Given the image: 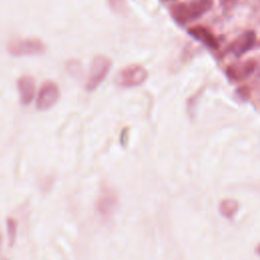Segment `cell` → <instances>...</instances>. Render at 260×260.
<instances>
[{
	"label": "cell",
	"mask_w": 260,
	"mask_h": 260,
	"mask_svg": "<svg viewBox=\"0 0 260 260\" xmlns=\"http://www.w3.org/2000/svg\"><path fill=\"white\" fill-rule=\"evenodd\" d=\"M213 6V0H191L188 2H178L171 6V14L174 20L181 24L190 23L205 13Z\"/></svg>",
	"instance_id": "obj_1"
},
{
	"label": "cell",
	"mask_w": 260,
	"mask_h": 260,
	"mask_svg": "<svg viewBox=\"0 0 260 260\" xmlns=\"http://www.w3.org/2000/svg\"><path fill=\"white\" fill-rule=\"evenodd\" d=\"M112 67V60L105 55H96L92 58L85 83L88 91H93L105 80Z\"/></svg>",
	"instance_id": "obj_2"
},
{
	"label": "cell",
	"mask_w": 260,
	"mask_h": 260,
	"mask_svg": "<svg viewBox=\"0 0 260 260\" xmlns=\"http://www.w3.org/2000/svg\"><path fill=\"white\" fill-rule=\"evenodd\" d=\"M46 49L47 47L43 41L37 38L17 39L7 45L8 53L14 57L42 55L46 52Z\"/></svg>",
	"instance_id": "obj_3"
},
{
	"label": "cell",
	"mask_w": 260,
	"mask_h": 260,
	"mask_svg": "<svg viewBox=\"0 0 260 260\" xmlns=\"http://www.w3.org/2000/svg\"><path fill=\"white\" fill-rule=\"evenodd\" d=\"M148 77L147 69L139 64H132L121 69L115 77V82L120 87L131 88L142 84Z\"/></svg>",
	"instance_id": "obj_4"
},
{
	"label": "cell",
	"mask_w": 260,
	"mask_h": 260,
	"mask_svg": "<svg viewBox=\"0 0 260 260\" xmlns=\"http://www.w3.org/2000/svg\"><path fill=\"white\" fill-rule=\"evenodd\" d=\"M119 204L117 192L111 187H103L96 202L95 210L104 220H109L115 213Z\"/></svg>",
	"instance_id": "obj_5"
},
{
	"label": "cell",
	"mask_w": 260,
	"mask_h": 260,
	"mask_svg": "<svg viewBox=\"0 0 260 260\" xmlns=\"http://www.w3.org/2000/svg\"><path fill=\"white\" fill-rule=\"evenodd\" d=\"M60 99L59 85L53 80L45 81L40 89L37 96L36 107L39 111H47L54 107Z\"/></svg>",
	"instance_id": "obj_6"
},
{
	"label": "cell",
	"mask_w": 260,
	"mask_h": 260,
	"mask_svg": "<svg viewBox=\"0 0 260 260\" xmlns=\"http://www.w3.org/2000/svg\"><path fill=\"white\" fill-rule=\"evenodd\" d=\"M256 68V60L248 59L229 65L225 69V74L230 80L240 82L249 78L254 73Z\"/></svg>",
	"instance_id": "obj_7"
},
{
	"label": "cell",
	"mask_w": 260,
	"mask_h": 260,
	"mask_svg": "<svg viewBox=\"0 0 260 260\" xmlns=\"http://www.w3.org/2000/svg\"><path fill=\"white\" fill-rule=\"evenodd\" d=\"M257 42L256 32L252 29L246 30L237 37L226 48L228 53L234 55L235 57H241L248 53L255 46Z\"/></svg>",
	"instance_id": "obj_8"
},
{
	"label": "cell",
	"mask_w": 260,
	"mask_h": 260,
	"mask_svg": "<svg viewBox=\"0 0 260 260\" xmlns=\"http://www.w3.org/2000/svg\"><path fill=\"white\" fill-rule=\"evenodd\" d=\"M187 32L195 40L203 44L209 50H217L219 43L217 38L213 35L211 30L203 25H192L188 27Z\"/></svg>",
	"instance_id": "obj_9"
},
{
	"label": "cell",
	"mask_w": 260,
	"mask_h": 260,
	"mask_svg": "<svg viewBox=\"0 0 260 260\" xmlns=\"http://www.w3.org/2000/svg\"><path fill=\"white\" fill-rule=\"evenodd\" d=\"M17 88L19 92L20 103L27 106L31 103L36 94V80L29 74L21 75L17 80Z\"/></svg>",
	"instance_id": "obj_10"
},
{
	"label": "cell",
	"mask_w": 260,
	"mask_h": 260,
	"mask_svg": "<svg viewBox=\"0 0 260 260\" xmlns=\"http://www.w3.org/2000/svg\"><path fill=\"white\" fill-rule=\"evenodd\" d=\"M218 210L223 217L231 219L237 214L239 210V203L233 198H224L220 201Z\"/></svg>",
	"instance_id": "obj_11"
},
{
	"label": "cell",
	"mask_w": 260,
	"mask_h": 260,
	"mask_svg": "<svg viewBox=\"0 0 260 260\" xmlns=\"http://www.w3.org/2000/svg\"><path fill=\"white\" fill-rule=\"evenodd\" d=\"M6 226H7V235L9 241V247L14 245L16 239V231H17V222L13 217H8L6 219Z\"/></svg>",
	"instance_id": "obj_12"
},
{
	"label": "cell",
	"mask_w": 260,
	"mask_h": 260,
	"mask_svg": "<svg viewBox=\"0 0 260 260\" xmlns=\"http://www.w3.org/2000/svg\"><path fill=\"white\" fill-rule=\"evenodd\" d=\"M239 0H219L220 6L224 11L231 10L237 3Z\"/></svg>",
	"instance_id": "obj_13"
},
{
	"label": "cell",
	"mask_w": 260,
	"mask_h": 260,
	"mask_svg": "<svg viewBox=\"0 0 260 260\" xmlns=\"http://www.w3.org/2000/svg\"><path fill=\"white\" fill-rule=\"evenodd\" d=\"M127 138H128V129L125 128V129H123V131L121 132V135H120V142L122 145H125V143L127 142Z\"/></svg>",
	"instance_id": "obj_14"
},
{
	"label": "cell",
	"mask_w": 260,
	"mask_h": 260,
	"mask_svg": "<svg viewBox=\"0 0 260 260\" xmlns=\"http://www.w3.org/2000/svg\"><path fill=\"white\" fill-rule=\"evenodd\" d=\"M110 1V4L113 6V7H119L121 5V3L123 2V0H109Z\"/></svg>",
	"instance_id": "obj_15"
},
{
	"label": "cell",
	"mask_w": 260,
	"mask_h": 260,
	"mask_svg": "<svg viewBox=\"0 0 260 260\" xmlns=\"http://www.w3.org/2000/svg\"><path fill=\"white\" fill-rule=\"evenodd\" d=\"M2 243H3V238H2V234H0V260H7V259L2 255Z\"/></svg>",
	"instance_id": "obj_16"
},
{
	"label": "cell",
	"mask_w": 260,
	"mask_h": 260,
	"mask_svg": "<svg viewBox=\"0 0 260 260\" xmlns=\"http://www.w3.org/2000/svg\"><path fill=\"white\" fill-rule=\"evenodd\" d=\"M255 252L260 256V243L256 246V248H255Z\"/></svg>",
	"instance_id": "obj_17"
}]
</instances>
